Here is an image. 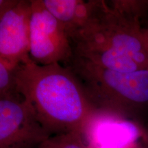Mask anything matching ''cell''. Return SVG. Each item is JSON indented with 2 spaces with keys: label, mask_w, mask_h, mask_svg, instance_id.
Listing matches in <instances>:
<instances>
[{
  "label": "cell",
  "mask_w": 148,
  "mask_h": 148,
  "mask_svg": "<svg viewBox=\"0 0 148 148\" xmlns=\"http://www.w3.org/2000/svg\"><path fill=\"white\" fill-rule=\"evenodd\" d=\"M38 148H90L82 132H71L51 136Z\"/></svg>",
  "instance_id": "9"
},
{
  "label": "cell",
  "mask_w": 148,
  "mask_h": 148,
  "mask_svg": "<svg viewBox=\"0 0 148 148\" xmlns=\"http://www.w3.org/2000/svg\"><path fill=\"white\" fill-rule=\"evenodd\" d=\"M51 136L23 97L0 99V148H38Z\"/></svg>",
  "instance_id": "5"
},
{
  "label": "cell",
  "mask_w": 148,
  "mask_h": 148,
  "mask_svg": "<svg viewBox=\"0 0 148 148\" xmlns=\"http://www.w3.org/2000/svg\"><path fill=\"white\" fill-rule=\"evenodd\" d=\"M31 0H0V60L16 66L29 58Z\"/></svg>",
  "instance_id": "6"
},
{
  "label": "cell",
  "mask_w": 148,
  "mask_h": 148,
  "mask_svg": "<svg viewBox=\"0 0 148 148\" xmlns=\"http://www.w3.org/2000/svg\"><path fill=\"white\" fill-rule=\"evenodd\" d=\"M147 29V30H148V28H147V29Z\"/></svg>",
  "instance_id": "13"
},
{
  "label": "cell",
  "mask_w": 148,
  "mask_h": 148,
  "mask_svg": "<svg viewBox=\"0 0 148 148\" xmlns=\"http://www.w3.org/2000/svg\"><path fill=\"white\" fill-rule=\"evenodd\" d=\"M91 42L113 47L148 69V45L140 21L129 17L106 1H99L89 23L71 40L72 45Z\"/></svg>",
  "instance_id": "3"
},
{
  "label": "cell",
  "mask_w": 148,
  "mask_h": 148,
  "mask_svg": "<svg viewBox=\"0 0 148 148\" xmlns=\"http://www.w3.org/2000/svg\"><path fill=\"white\" fill-rule=\"evenodd\" d=\"M29 58L38 65L64 62L73 58V48L62 24L47 10L42 0H31Z\"/></svg>",
  "instance_id": "4"
},
{
  "label": "cell",
  "mask_w": 148,
  "mask_h": 148,
  "mask_svg": "<svg viewBox=\"0 0 148 148\" xmlns=\"http://www.w3.org/2000/svg\"><path fill=\"white\" fill-rule=\"evenodd\" d=\"M143 34H144V36H145V41H146V42H147V44L148 45V30H147L146 29L143 28Z\"/></svg>",
  "instance_id": "11"
},
{
  "label": "cell",
  "mask_w": 148,
  "mask_h": 148,
  "mask_svg": "<svg viewBox=\"0 0 148 148\" xmlns=\"http://www.w3.org/2000/svg\"><path fill=\"white\" fill-rule=\"evenodd\" d=\"M18 93L51 136L86 134L97 118L106 116L92 104L69 66L38 65L29 58L15 66Z\"/></svg>",
  "instance_id": "1"
},
{
  "label": "cell",
  "mask_w": 148,
  "mask_h": 148,
  "mask_svg": "<svg viewBox=\"0 0 148 148\" xmlns=\"http://www.w3.org/2000/svg\"><path fill=\"white\" fill-rule=\"evenodd\" d=\"M136 148H148V145H145V146H141V147H136Z\"/></svg>",
  "instance_id": "12"
},
{
  "label": "cell",
  "mask_w": 148,
  "mask_h": 148,
  "mask_svg": "<svg viewBox=\"0 0 148 148\" xmlns=\"http://www.w3.org/2000/svg\"><path fill=\"white\" fill-rule=\"evenodd\" d=\"M73 56L104 69L121 73H132L142 69L128 56L108 45L91 42H79L73 45Z\"/></svg>",
  "instance_id": "8"
},
{
  "label": "cell",
  "mask_w": 148,
  "mask_h": 148,
  "mask_svg": "<svg viewBox=\"0 0 148 148\" xmlns=\"http://www.w3.org/2000/svg\"><path fill=\"white\" fill-rule=\"evenodd\" d=\"M45 6L62 24L70 40L89 23L98 1L42 0Z\"/></svg>",
  "instance_id": "7"
},
{
  "label": "cell",
  "mask_w": 148,
  "mask_h": 148,
  "mask_svg": "<svg viewBox=\"0 0 148 148\" xmlns=\"http://www.w3.org/2000/svg\"><path fill=\"white\" fill-rule=\"evenodd\" d=\"M15 66L0 60V99H16L23 97L18 92L14 76Z\"/></svg>",
  "instance_id": "10"
},
{
  "label": "cell",
  "mask_w": 148,
  "mask_h": 148,
  "mask_svg": "<svg viewBox=\"0 0 148 148\" xmlns=\"http://www.w3.org/2000/svg\"><path fill=\"white\" fill-rule=\"evenodd\" d=\"M68 66L101 113L125 119L148 109V69L121 73L75 56Z\"/></svg>",
  "instance_id": "2"
}]
</instances>
